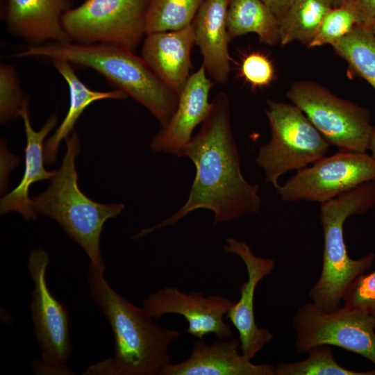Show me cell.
<instances>
[{"mask_svg": "<svg viewBox=\"0 0 375 375\" xmlns=\"http://www.w3.org/2000/svg\"><path fill=\"white\" fill-rule=\"evenodd\" d=\"M206 0H149L145 34L176 31L192 24Z\"/></svg>", "mask_w": 375, "mask_h": 375, "instance_id": "cb8c5ba5", "label": "cell"}, {"mask_svg": "<svg viewBox=\"0 0 375 375\" xmlns=\"http://www.w3.org/2000/svg\"><path fill=\"white\" fill-rule=\"evenodd\" d=\"M49 255L42 249L33 250L28 270L33 282L30 308L35 338L45 363L63 367L70 358L72 347L67 307L51 292L46 279Z\"/></svg>", "mask_w": 375, "mask_h": 375, "instance_id": "8fae6325", "label": "cell"}, {"mask_svg": "<svg viewBox=\"0 0 375 375\" xmlns=\"http://www.w3.org/2000/svg\"><path fill=\"white\" fill-rule=\"evenodd\" d=\"M227 30L231 41L253 33L265 44L275 46L281 42L279 22L262 0H230Z\"/></svg>", "mask_w": 375, "mask_h": 375, "instance_id": "44dd1931", "label": "cell"}, {"mask_svg": "<svg viewBox=\"0 0 375 375\" xmlns=\"http://www.w3.org/2000/svg\"><path fill=\"white\" fill-rule=\"evenodd\" d=\"M333 7L331 0H294L279 22L280 44L297 41L308 47Z\"/></svg>", "mask_w": 375, "mask_h": 375, "instance_id": "7402d4cb", "label": "cell"}, {"mask_svg": "<svg viewBox=\"0 0 375 375\" xmlns=\"http://www.w3.org/2000/svg\"><path fill=\"white\" fill-rule=\"evenodd\" d=\"M52 63L67 83L69 106L63 121L44 144V160L51 165L56 160L61 141L66 139L83 111L92 103L104 99H124L128 95L115 89L111 91H96L89 88L76 75L72 65L65 60H55Z\"/></svg>", "mask_w": 375, "mask_h": 375, "instance_id": "ffe728a7", "label": "cell"}, {"mask_svg": "<svg viewBox=\"0 0 375 375\" xmlns=\"http://www.w3.org/2000/svg\"><path fill=\"white\" fill-rule=\"evenodd\" d=\"M301 361L279 362L275 366V375H375V369L354 371L339 365L329 345H318L308 351Z\"/></svg>", "mask_w": 375, "mask_h": 375, "instance_id": "d4e9b609", "label": "cell"}, {"mask_svg": "<svg viewBox=\"0 0 375 375\" xmlns=\"http://www.w3.org/2000/svg\"><path fill=\"white\" fill-rule=\"evenodd\" d=\"M33 371L37 374H74L67 366L59 367L37 360L32 365Z\"/></svg>", "mask_w": 375, "mask_h": 375, "instance_id": "4dcf8cb0", "label": "cell"}, {"mask_svg": "<svg viewBox=\"0 0 375 375\" xmlns=\"http://www.w3.org/2000/svg\"><path fill=\"white\" fill-rule=\"evenodd\" d=\"M333 2V7H337L340 6L341 0H331Z\"/></svg>", "mask_w": 375, "mask_h": 375, "instance_id": "d590c367", "label": "cell"}, {"mask_svg": "<svg viewBox=\"0 0 375 375\" xmlns=\"http://www.w3.org/2000/svg\"><path fill=\"white\" fill-rule=\"evenodd\" d=\"M235 303L218 294L204 297L201 292L185 293L176 287H165L144 299L142 306L153 319L181 315L188 324L187 333L197 339L213 334L227 340L234 334L224 317Z\"/></svg>", "mask_w": 375, "mask_h": 375, "instance_id": "7c38bea8", "label": "cell"}, {"mask_svg": "<svg viewBox=\"0 0 375 375\" xmlns=\"http://www.w3.org/2000/svg\"><path fill=\"white\" fill-rule=\"evenodd\" d=\"M332 47L350 68L375 90V36L369 27L357 24Z\"/></svg>", "mask_w": 375, "mask_h": 375, "instance_id": "603a6c76", "label": "cell"}, {"mask_svg": "<svg viewBox=\"0 0 375 375\" xmlns=\"http://www.w3.org/2000/svg\"><path fill=\"white\" fill-rule=\"evenodd\" d=\"M375 206V181L366 182L320 205L323 229V262L320 276L310 288L309 297L317 308L332 312L340 308L351 283L372 266L375 254L360 259L349 257L344 237L348 217L367 212Z\"/></svg>", "mask_w": 375, "mask_h": 375, "instance_id": "5b68a950", "label": "cell"}, {"mask_svg": "<svg viewBox=\"0 0 375 375\" xmlns=\"http://www.w3.org/2000/svg\"><path fill=\"white\" fill-rule=\"evenodd\" d=\"M265 114L271 138L260 148L256 163L263 170L267 182L276 189L282 175L323 158L331 144L293 103L268 100Z\"/></svg>", "mask_w": 375, "mask_h": 375, "instance_id": "8992f818", "label": "cell"}, {"mask_svg": "<svg viewBox=\"0 0 375 375\" xmlns=\"http://www.w3.org/2000/svg\"><path fill=\"white\" fill-rule=\"evenodd\" d=\"M358 24L353 14L345 6L333 7L323 19L308 47L333 46L348 35Z\"/></svg>", "mask_w": 375, "mask_h": 375, "instance_id": "484cf974", "label": "cell"}, {"mask_svg": "<svg viewBox=\"0 0 375 375\" xmlns=\"http://www.w3.org/2000/svg\"><path fill=\"white\" fill-rule=\"evenodd\" d=\"M331 145L342 151L366 153L372 132L369 111L340 99L312 81H297L287 92Z\"/></svg>", "mask_w": 375, "mask_h": 375, "instance_id": "52a82bcc", "label": "cell"}, {"mask_svg": "<svg viewBox=\"0 0 375 375\" xmlns=\"http://www.w3.org/2000/svg\"><path fill=\"white\" fill-rule=\"evenodd\" d=\"M91 297L112 331V357L87 368L83 374L162 375L170 362L169 347L181 332L156 324L146 309L118 294L104 272L89 265Z\"/></svg>", "mask_w": 375, "mask_h": 375, "instance_id": "7a4b0ae2", "label": "cell"}, {"mask_svg": "<svg viewBox=\"0 0 375 375\" xmlns=\"http://www.w3.org/2000/svg\"><path fill=\"white\" fill-rule=\"evenodd\" d=\"M19 116L24 122L26 138L24 172L19 185L1 198L0 212L3 215L10 211H15L29 220L36 218L31 199L28 197L29 188L35 182L51 180L55 174L56 171H48L44 166V141L57 125L58 117L56 114L51 115L39 131H35L30 120L28 101L24 105Z\"/></svg>", "mask_w": 375, "mask_h": 375, "instance_id": "d6986e66", "label": "cell"}, {"mask_svg": "<svg viewBox=\"0 0 375 375\" xmlns=\"http://www.w3.org/2000/svg\"><path fill=\"white\" fill-rule=\"evenodd\" d=\"M366 26V25H365ZM369 28L370 29V31H372V33L374 34V35L375 36V18H374L369 24L367 25Z\"/></svg>", "mask_w": 375, "mask_h": 375, "instance_id": "836d02e7", "label": "cell"}, {"mask_svg": "<svg viewBox=\"0 0 375 375\" xmlns=\"http://www.w3.org/2000/svg\"><path fill=\"white\" fill-rule=\"evenodd\" d=\"M240 76L253 89L269 86L276 78L275 69L272 60L260 51L250 52L242 58Z\"/></svg>", "mask_w": 375, "mask_h": 375, "instance_id": "83f0119b", "label": "cell"}, {"mask_svg": "<svg viewBox=\"0 0 375 375\" xmlns=\"http://www.w3.org/2000/svg\"><path fill=\"white\" fill-rule=\"evenodd\" d=\"M355 16L358 24L367 25L375 18V0H341Z\"/></svg>", "mask_w": 375, "mask_h": 375, "instance_id": "f546056e", "label": "cell"}, {"mask_svg": "<svg viewBox=\"0 0 375 375\" xmlns=\"http://www.w3.org/2000/svg\"><path fill=\"white\" fill-rule=\"evenodd\" d=\"M183 156L190 159L196 168L187 201L165 220L141 229L135 238L174 225L198 209L212 211L214 224L260 210L259 185L249 183L242 173L231 125L229 100L225 93H217L212 100L209 115L185 147Z\"/></svg>", "mask_w": 375, "mask_h": 375, "instance_id": "6da1fadb", "label": "cell"}, {"mask_svg": "<svg viewBox=\"0 0 375 375\" xmlns=\"http://www.w3.org/2000/svg\"><path fill=\"white\" fill-rule=\"evenodd\" d=\"M344 306L375 316V271L360 275L343 296Z\"/></svg>", "mask_w": 375, "mask_h": 375, "instance_id": "f1b7e54d", "label": "cell"}, {"mask_svg": "<svg viewBox=\"0 0 375 375\" xmlns=\"http://www.w3.org/2000/svg\"><path fill=\"white\" fill-rule=\"evenodd\" d=\"M274 13L278 22L284 17L294 0H262Z\"/></svg>", "mask_w": 375, "mask_h": 375, "instance_id": "1f68e13d", "label": "cell"}, {"mask_svg": "<svg viewBox=\"0 0 375 375\" xmlns=\"http://www.w3.org/2000/svg\"><path fill=\"white\" fill-rule=\"evenodd\" d=\"M230 0H206L192 23L195 44L200 49L202 65L215 82H227L231 57L227 30V11Z\"/></svg>", "mask_w": 375, "mask_h": 375, "instance_id": "ac0fdd59", "label": "cell"}, {"mask_svg": "<svg viewBox=\"0 0 375 375\" xmlns=\"http://www.w3.org/2000/svg\"><path fill=\"white\" fill-rule=\"evenodd\" d=\"M240 340L231 338L208 343L196 340L190 356L178 363H169L162 375H275V366L256 365L240 353Z\"/></svg>", "mask_w": 375, "mask_h": 375, "instance_id": "2e32d148", "label": "cell"}, {"mask_svg": "<svg viewBox=\"0 0 375 375\" xmlns=\"http://www.w3.org/2000/svg\"><path fill=\"white\" fill-rule=\"evenodd\" d=\"M375 181V159L366 153L339 150L297 171L276 190L281 201L327 202Z\"/></svg>", "mask_w": 375, "mask_h": 375, "instance_id": "30bf717a", "label": "cell"}, {"mask_svg": "<svg viewBox=\"0 0 375 375\" xmlns=\"http://www.w3.org/2000/svg\"><path fill=\"white\" fill-rule=\"evenodd\" d=\"M67 151L60 168L51 178L48 188L33 197L31 204L37 216L55 220L90 260V265L104 272L100 251V238L106 222L118 216L122 203L104 204L94 201L79 188L75 159L81 150L76 133L66 138Z\"/></svg>", "mask_w": 375, "mask_h": 375, "instance_id": "277c9868", "label": "cell"}, {"mask_svg": "<svg viewBox=\"0 0 375 375\" xmlns=\"http://www.w3.org/2000/svg\"><path fill=\"white\" fill-rule=\"evenodd\" d=\"M6 0H0V14L3 11Z\"/></svg>", "mask_w": 375, "mask_h": 375, "instance_id": "e575fe53", "label": "cell"}, {"mask_svg": "<svg viewBox=\"0 0 375 375\" xmlns=\"http://www.w3.org/2000/svg\"><path fill=\"white\" fill-rule=\"evenodd\" d=\"M369 150L371 152V156L375 159V128L372 132V134L370 138Z\"/></svg>", "mask_w": 375, "mask_h": 375, "instance_id": "d6a6232c", "label": "cell"}, {"mask_svg": "<svg viewBox=\"0 0 375 375\" xmlns=\"http://www.w3.org/2000/svg\"><path fill=\"white\" fill-rule=\"evenodd\" d=\"M225 252L238 256L244 262L248 278L240 288V299L226 314L238 333L242 353L250 360L273 338L267 329L259 327L254 312L255 291L258 283L274 269L276 262L258 257L245 242L233 238L226 239Z\"/></svg>", "mask_w": 375, "mask_h": 375, "instance_id": "4fadbf2b", "label": "cell"}, {"mask_svg": "<svg viewBox=\"0 0 375 375\" xmlns=\"http://www.w3.org/2000/svg\"><path fill=\"white\" fill-rule=\"evenodd\" d=\"M17 58L65 60L94 69L167 124L177 107L178 94L169 88L147 62L127 49L103 43L49 42L30 46Z\"/></svg>", "mask_w": 375, "mask_h": 375, "instance_id": "3957f363", "label": "cell"}, {"mask_svg": "<svg viewBox=\"0 0 375 375\" xmlns=\"http://www.w3.org/2000/svg\"><path fill=\"white\" fill-rule=\"evenodd\" d=\"M149 0H85L62 18L71 41L103 43L132 51L145 34Z\"/></svg>", "mask_w": 375, "mask_h": 375, "instance_id": "ba28073f", "label": "cell"}, {"mask_svg": "<svg viewBox=\"0 0 375 375\" xmlns=\"http://www.w3.org/2000/svg\"><path fill=\"white\" fill-rule=\"evenodd\" d=\"M294 348L305 353L318 345L335 346L357 353L375 365V316L345 308L325 312L313 303L299 307L292 320Z\"/></svg>", "mask_w": 375, "mask_h": 375, "instance_id": "9c48e42d", "label": "cell"}, {"mask_svg": "<svg viewBox=\"0 0 375 375\" xmlns=\"http://www.w3.org/2000/svg\"><path fill=\"white\" fill-rule=\"evenodd\" d=\"M212 86V83L201 65L190 76L181 91L170 120L153 138L151 148L153 151L182 157L195 128L210 112L212 101H209V94Z\"/></svg>", "mask_w": 375, "mask_h": 375, "instance_id": "5bb4252c", "label": "cell"}, {"mask_svg": "<svg viewBox=\"0 0 375 375\" xmlns=\"http://www.w3.org/2000/svg\"><path fill=\"white\" fill-rule=\"evenodd\" d=\"M193 27L146 35L142 58L156 75L178 95L190 77Z\"/></svg>", "mask_w": 375, "mask_h": 375, "instance_id": "e0dca14e", "label": "cell"}, {"mask_svg": "<svg viewBox=\"0 0 375 375\" xmlns=\"http://www.w3.org/2000/svg\"><path fill=\"white\" fill-rule=\"evenodd\" d=\"M28 101L21 88L14 67L0 66V121L5 124L20 115L24 105Z\"/></svg>", "mask_w": 375, "mask_h": 375, "instance_id": "4316f807", "label": "cell"}, {"mask_svg": "<svg viewBox=\"0 0 375 375\" xmlns=\"http://www.w3.org/2000/svg\"><path fill=\"white\" fill-rule=\"evenodd\" d=\"M70 0H6L1 19L8 31L31 44L71 41L62 18Z\"/></svg>", "mask_w": 375, "mask_h": 375, "instance_id": "9a60e30c", "label": "cell"}]
</instances>
